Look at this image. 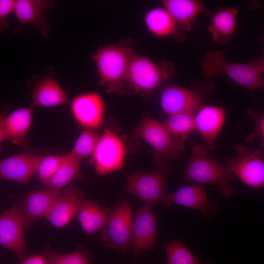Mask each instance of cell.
<instances>
[{
    "label": "cell",
    "mask_w": 264,
    "mask_h": 264,
    "mask_svg": "<svg viewBox=\"0 0 264 264\" xmlns=\"http://www.w3.org/2000/svg\"><path fill=\"white\" fill-rule=\"evenodd\" d=\"M209 151L203 144H197L192 147L182 178L195 183L215 185L222 196L229 199L236 193L232 184L235 176L224 163L212 157Z\"/></svg>",
    "instance_id": "cell-1"
},
{
    "label": "cell",
    "mask_w": 264,
    "mask_h": 264,
    "mask_svg": "<svg viewBox=\"0 0 264 264\" xmlns=\"http://www.w3.org/2000/svg\"><path fill=\"white\" fill-rule=\"evenodd\" d=\"M201 66L209 77L222 73L234 82L253 91L264 86L262 73L264 71V59L262 57L246 63L229 61L222 50H210L202 58Z\"/></svg>",
    "instance_id": "cell-2"
},
{
    "label": "cell",
    "mask_w": 264,
    "mask_h": 264,
    "mask_svg": "<svg viewBox=\"0 0 264 264\" xmlns=\"http://www.w3.org/2000/svg\"><path fill=\"white\" fill-rule=\"evenodd\" d=\"M135 132L153 148L158 168L170 170L168 162L178 159L185 149L184 141L172 135L162 123L149 116L141 121Z\"/></svg>",
    "instance_id": "cell-3"
},
{
    "label": "cell",
    "mask_w": 264,
    "mask_h": 264,
    "mask_svg": "<svg viewBox=\"0 0 264 264\" xmlns=\"http://www.w3.org/2000/svg\"><path fill=\"white\" fill-rule=\"evenodd\" d=\"M133 54L132 47L124 43L99 48L92 56V59L100 83L112 89L126 82L130 62Z\"/></svg>",
    "instance_id": "cell-4"
},
{
    "label": "cell",
    "mask_w": 264,
    "mask_h": 264,
    "mask_svg": "<svg viewBox=\"0 0 264 264\" xmlns=\"http://www.w3.org/2000/svg\"><path fill=\"white\" fill-rule=\"evenodd\" d=\"M132 219L131 205L125 198H120L100 233L103 245L120 253H129L132 249Z\"/></svg>",
    "instance_id": "cell-5"
},
{
    "label": "cell",
    "mask_w": 264,
    "mask_h": 264,
    "mask_svg": "<svg viewBox=\"0 0 264 264\" xmlns=\"http://www.w3.org/2000/svg\"><path fill=\"white\" fill-rule=\"evenodd\" d=\"M173 72L171 63L157 64L147 57L134 53L130 62L126 83L135 91L150 92L163 84Z\"/></svg>",
    "instance_id": "cell-6"
},
{
    "label": "cell",
    "mask_w": 264,
    "mask_h": 264,
    "mask_svg": "<svg viewBox=\"0 0 264 264\" xmlns=\"http://www.w3.org/2000/svg\"><path fill=\"white\" fill-rule=\"evenodd\" d=\"M169 170L158 168L149 172H134L128 176L125 186L126 193L136 197L145 204L153 207L162 204L170 207L166 192L167 173Z\"/></svg>",
    "instance_id": "cell-7"
},
{
    "label": "cell",
    "mask_w": 264,
    "mask_h": 264,
    "mask_svg": "<svg viewBox=\"0 0 264 264\" xmlns=\"http://www.w3.org/2000/svg\"><path fill=\"white\" fill-rule=\"evenodd\" d=\"M235 156H226L225 164L245 185L258 188L264 184V155L261 150L242 144L234 146Z\"/></svg>",
    "instance_id": "cell-8"
},
{
    "label": "cell",
    "mask_w": 264,
    "mask_h": 264,
    "mask_svg": "<svg viewBox=\"0 0 264 264\" xmlns=\"http://www.w3.org/2000/svg\"><path fill=\"white\" fill-rule=\"evenodd\" d=\"M125 155L121 139L112 131L106 130L99 138L91 162L97 173L106 175L121 169Z\"/></svg>",
    "instance_id": "cell-9"
},
{
    "label": "cell",
    "mask_w": 264,
    "mask_h": 264,
    "mask_svg": "<svg viewBox=\"0 0 264 264\" xmlns=\"http://www.w3.org/2000/svg\"><path fill=\"white\" fill-rule=\"evenodd\" d=\"M152 208L144 204L133 215L132 249L134 257L140 258L146 252H152L158 242L156 218Z\"/></svg>",
    "instance_id": "cell-10"
},
{
    "label": "cell",
    "mask_w": 264,
    "mask_h": 264,
    "mask_svg": "<svg viewBox=\"0 0 264 264\" xmlns=\"http://www.w3.org/2000/svg\"><path fill=\"white\" fill-rule=\"evenodd\" d=\"M25 226L19 206H14L0 215V245L22 259L26 257L23 233Z\"/></svg>",
    "instance_id": "cell-11"
},
{
    "label": "cell",
    "mask_w": 264,
    "mask_h": 264,
    "mask_svg": "<svg viewBox=\"0 0 264 264\" xmlns=\"http://www.w3.org/2000/svg\"><path fill=\"white\" fill-rule=\"evenodd\" d=\"M203 103L202 95L196 89L170 85L161 91L160 106L168 116L183 112L195 113L204 106Z\"/></svg>",
    "instance_id": "cell-12"
},
{
    "label": "cell",
    "mask_w": 264,
    "mask_h": 264,
    "mask_svg": "<svg viewBox=\"0 0 264 264\" xmlns=\"http://www.w3.org/2000/svg\"><path fill=\"white\" fill-rule=\"evenodd\" d=\"M168 202L171 206L176 204L199 211L205 219H212L218 213L217 203L209 200L204 187L194 183L182 187L168 195Z\"/></svg>",
    "instance_id": "cell-13"
},
{
    "label": "cell",
    "mask_w": 264,
    "mask_h": 264,
    "mask_svg": "<svg viewBox=\"0 0 264 264\" xmlns=\"http://www.w3.org/2000/svg\"><path fill=\"white\" fill-rule=\"evenodd\" d=\"M72 114L82 127L94 130L102 123L104 104L101 96L96 92H87L75 97L71 102Z\"/></svg>",
    "instance_id": "cell-14"
},
{
    "label": "cell",
    "mask_w": 264,
    "mask_h": 264,
    "mask_svg": "<svg viewBox=\"0 0 264 264\" xmlns=\"http://www.w3.org/2000/svg\"><path fill=\"white\" fill-rule=\"evenodd\" d=\"M85 193L74 185L62 191L53 204L45 219L54 227L65 226L77 214L79 207L85 200Z\"/></svg>",
    "instance_id": "cell-15"
},
{
    "label": "cell",
    "mask_w": 264,
    "mask_h": 264,
    "mask_svg": "<svg viewBox=\"0 0 264 264\" xmlns=\"http://www.w3.org/2000/svg\"><path fill=\"white\" fill-rule=\"evenodd\" d=\"M54 6V2L48 0H15L13 11L18 21L15 32H18L24 24L32 23L42 36L47 37L50 29L46 19L45 12Z\"/></svg>",
    "instance_id": "cell-16"
},
{
    "label": "cell",
    "mask_w": 264,
    "mask_h": 264,
    "mask_svg": "<svg viewBox=\"0 0 264 264\" xmlns=\"http://www.w3.org/2000/svg\"><path fill=\"white\" fill-rule=\"evenodd\" d=\"M225 116L224 108L214 105H204L195 113L196 131L200 134L203 145L209 151L216 147V140L222 128Z\"/></svg>",
    "instance_id": "cell-17"
},
{
    "label": "cell",
    "mask_w": 264,
    "mask_h": 264,
    "mask_svg": "<svg viewBox=\"0 0 264 264\" xmlns=\"http://www.w3.org/2000/svg\"><path fill=\"white\" fill-rule=\"evenodd\" d=\"M42 156L23 153L0 160V179L26 183L36 172Z\"/></svg>",
    "instance_id": "cell-18"
},
{
    "label": "cell",
    "mask_w": 264,
    "mask_h": 264,
    "mask_svg": "<svg viewBox=\"0 0 264 264\" xmlns=\"http://www.w3.org/2000/svg\"><path fill=\"white\" fill-rule=\"evenodd\" d=\"M62 191L47 187L28 194L21 207L25 226H29L37 220L45 218Z\"/></svg>",
    "instance_id": "cell-19"
},
{
    "label": "cell",
    "mask_w": 264,
    "mask_h": 264,
    "mask_svg": "<svg viewBox=\"0 0 264 264\" xmlns=\"http://www.w3.org/2000/svg\"><path fill=\"white\" fill-rule=\"evenodd\" d=\"M33 107H53L66 103L65 91L52 77L44 76L34 86L32 94Z\"/></svg>",
    "instance_id": "cell-20"
},
{
    "label": "cell",
    "mask_w": 264,
    "mask_h": 264,
    "mask_svg": "<svg viewBox=\"0 0 264 264\" xmlns=\"http://www.w3.org/2000/svg\"><path fill=\"white\" fill-rule=\"evenodd\" d=\"M33 106L16 109L4 119L6 139L12 143L22 146L25 136L30 126Z\"/></svg>",
    "instance_id": "cell-21"
},
{
    "label": "cell",
    "mask_w": 264,
    "mask_h": 264,
    "mask_svg": "<svg viewBox=\"0 0 264 264\" xmlns=\"http://www.w3.org/2000/svg\"><path fill=\"white\" fill-rule=\"evenodd\" d=\"M163 7L174 20L178 28L189 30L196 18L205 11L203 4L194 0H163Z\"/></svg>",
    "instance_id": "cell-22"
},
{
    "label": "cell",
    "mask_w": 264,
    "mask_h": 264,
    "mask_svg": "<svg viewBox=\"0 0 264 264\" xmlns=\"http://www.w3.org/2000/svg\"><path fill=\"white\" fill-rule=\"evenodd\" d=\"M112 211L100 205L95 200H85L77 214L80 224L88 235L102 229L106 225Z\"/></svg>",
    "instance_id": "cell-23"
},
{
    "label": "cell",
    "mask_w": 264,
    "mask_h": 264,
    "mask_svg": "<svg viewBox=\"0 0 264 264\" xmlns=\"http://www.w3.org/2000/svg\"><path fill=\"white\" fill-rule=\"evenodd\" d=\"M238 14L235 8H227L219 10L212 15L208 30L213 41L220 44L230 42L236 26Z\"/></svg>",
    "instance_id": "cell-24"
},
{
    "label": "cell",
    "mask_w": 264,
    "mask_h": 264,
    "mask_svg": "<svg viewBox=\"0 0 264 264\" xmlns=\"http://www.w3.org/2000/svg\"><path fill=\"white\" fill-rule=\"evenodd\" d=\"M144 23L148 30L158 37H168L177 31L176 23L163 6L149 10L145 15Z\"/></svg>",
    "instance_id": "cell-25"
},
{
    "label": "cell",
    "mask_w": 264,
    "mask_h": 264,
    "mask_svg": "<svg viewBox=\"0 0 264 264\" xmlns=\"http://www.w3.org/2000/svg\"><path fill=\"white\" fill-rule=\"evenodd\" d=\"M80 160L70 154H65L64 158L47 187L61 191L70 182L80 175Z\"/></svg>",
    "instance_id": "cell-26"
},
{
    "label": "cell",
    "mask_w": 264,
    "mask_h": 264,
    "mask_svg": "<svg viewBox=\"0 0 264 264\" xmlns=\"http://www.w3.org/2000/svg\"><path fill=\"white\" fill-rule=\"evenodd\" d=\"M194 113L183 112L169 115L162 124L172 135L185 141L196 131Z\"/></svg>",
    "instance_id": "cell-27"
},
{
    "label": "cell",
    "mask_w": 264,
    "mask_h": 264,
    "mask_svg": "<svg viewBox=\"0 0 264 264\" xmlns=\"http://www.w3.org/2000/svg\"><path fill=\"white\" fill-rule=\"evenodd\" d=\"M166 255L165 264H215L213 262L200 261L180 240L163 243Z\"/></svg>",
    "instance_id": "cell-28"
},
{
    "label": "cell",
    "mask_w": 264,
    "mask_h": 264,
    "mask_svg": "<svg viewBox=\"0 0 264 264\" xmlns=\"http://www.w3.org/2000/svg\"><path fill=\"white\" fill-rule=\"evenodd\" d=\"M100 136L93 129H86L78 138L71 152L69 153L77 159L91 156Z\"/></svg>",
    "instance_id": "cell-29"
},
{
    "label": "cell",
    "mask_w": 264,
    "mask_h": 264,
    "mask_svg": "<svg viewBox=\"0 0 264 264\" xmlns=\"http://www.w3.org/2000/svg\"><path fill=\"white\" fill-rule=\"evenodd\" d=\"M44 256L48 264H92L93 262L91 254L82 247L67 254L48 252Z\"/></svg>",
    "instance_id": "cell-30"
},
{
    "label": "cell",
    "mask_w": 264,
    "mask_h": 264,
    "mask_svg": "<svg viewBox=\"0 0 264 264\" xmlns=\"http://www.w3.org/2000/svg\"><path fill=\"white\" fill-rule=\"evenodd\" d=\"M64 156L65 154L41 156L38 163L36 173L42 184L48 186Z\"/></svg>",
    "instance_id": "cell-31"
},
{
    "label": "cell",
    "mask_w": 264,
    "mask_h": 264,
    "mask_svg": "<svg viewBox=\"0 0 264 264\" xmlns=\"http://www.w3.org/2000/svg\"><path fill=\"white\" fill-rule=\"evenodd\" d=\"M246 114L254 121L255 127L252 132L246 137V141L251 142L258 140L264 146V113H257L251 108L247 109Z\"/></svg>",
    "instance_id": "cell-32"
},
{
    "label": "cell",
    "mask_w": 264,
    "mask_h": 264,
    "mask_svg": "<svg viewBox=\"0 0 264 264\" xmlns=\"http://www.w3.org/2000/svg\"><path fill=\"white\" fill-rule=\"evenodd\" d=\"M15 0H0V32L4 31L9 25L8 17L13 11Z\"/></svg>",
    "instance_id": "cell-33"
},
{
    "label": "cell",
    "mask_w": 264,
    "mask_h": 264,
    "mask_svg": "<svg viewBox=\"0 0 264 264\" xmlns=\"http://www.w3.org/2000/svg\"><path fill=\"white\" fill-rule=\"evenodd\" d=\"M20 264H48L44 256L36 254L28 257H25Z\"/></svg>",
    "instance_id": "cell-34"
},
{
    "label": "cell",
    "mask_w": 264,
    "mask_h": 264,
    "mask_svg": "<svg viewBox=\"0 0 264 264\" xmlns=\"http://www.w3.org/2000/svg\"><path fill=\"white\" fill-rule=\"evenodd\" d=\"M8 106L4 105L0 111V147L3 140L6 139L5 132L4 126V119L6 115Z\"/></svg>",
    "instance_id": "cell-35"
},
{
    "label": "cell",
    "mask_w": 264,
    "mask_h": 264,
    "mask_svg": "<svg viewBox=\"0 0 264 264\" xmlns=\"http://www.w3.org/2000/svg\"><path fill=\"white\" fill-rule=\"evenodd\" d=\"M140 260V258L132 257V259L129 262L121 264H137Z\"/></svg>",
    "instance_id": "cell-36"
}]
</instances>
